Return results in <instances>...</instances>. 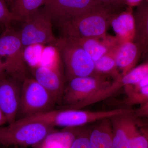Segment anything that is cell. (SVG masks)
<instances>
[{
  "instance_id": "6da1fadb",
  "label": "cell",
  "mask_w": 148,
  "mask_h": 148,
  "mask_svg": "<svg viewBox=\"0 0 148 148\" xmlns=\"http://www.w3.org/2000/svg\"><path fill=\"white\" fill-rule=\"evenodd\" d=\"M128 108L105 110L88 111L75 109H55L24 119L26 122H37L54 127L68 129L83 127L85 125L117 116L131 112Z\"/></svg>"
},
{
  "instance_id": "7a4b0ae2",
  "label": "cell",
  "mask_w": 148,
  "mask_h": 148,
  "mask_svg": "<svg viewBox=\"0 0 148 148\" xmlns=\"http://www.w3.org/2000/svg\"><path fill=\"white\" fill-rule=\"evenodd\" d=\"M119 12L103 6L70 20L57 23L62 36L71 40L101 38L114 14Z\"/></svg>"
},
{
  "instance_id": "3957f363",
  "label": "cell",
  "mask_w": 148,
  "mask_h": 148,
  "mask_svg": "<svg viewBox=\"0 0 148 148\" xmlns=\"http://www.w3.org/2000/svg\"><path fill=\"white\" fill-rule=\"evenodd\" d=\"M111 83L101 75L70 79L65 84L60 109L80 110L87 107L89 101Z\"/></svg>"
},
{
  "instance_id": "277c9868",
  "label": "cell",
  "mask_w": 148,
  "mask_h": 148,
  "mask_svg": "<svg viewBox=\"0 0 148 148\" xmlns=\"http://www.w3.org/2000/svg\"><path fill=\"white\" fill-rule=\"evenodd\" d=\"M64 67L65 79L100 75L94 61L80 46L71 39L61 37L54 43Z\"/></svg>"
},
{
  "instance_id": "5b68a950",
  "label": "cell",
  "mask_w": 148,
  "mask_h": 148,
  "mask_svg": "<svg viewBox=\"0 0 148 148\" xmlns=\"http://www.w3.org/2000/svg\"><path fill=\"white\" fill-rule=\"evenodd\" d=\"M56 131L54 127L41 123L16 121L0 127V146L34 147Z\"/></svg>"
},
{
  "instance_id": "8992f818",
  "label": "cell",
  "mask_w": 148,
  "mask_h": 148,
  "mask_svg": "<svg viewBox=\"0 0 148 148\" xmlns=\"http://www.w3.org/2000/svg\"><path fill=\"white\" fill-rule=\"evenodd\" d=\"M58 102L50 92L34 77L22 82L20 103L16 120L55 110Z\"/></svg>"
},
{
  "instance_id": "52a82bcc",
  "label": "cell",
  "mask_w": 148,
  "mask_h": 148,
  "mask_svg": "<svg viewBox=\"0 0 148 148\" xmlns=\"http://www.w3.org/2000/svg\"><path fill=\"white\" fill-rule=\"evenodd\" d=\"M25 49L18 32L8 30L0 36V57L5 58L3 63L6 73L21 82L28 77Z\"/></svg>"
},
{
  "instance_id": "ba28073f",
  "label": "cell",
  "mask_w": 148,
  "mask_h": 148,
  "mask_svg": "<svg viewBox=\"0 0 148 148\" xmlns=\"http://www.w3.org/2000/svg\"><path fill=\"white\" fill-rule=\"evenodd\" d=\"M18 34L25 48L47 43L54 44L56 38L52 31L50 17L43 9L23 21Z\"/></svg>"
},
{
  "instance_id": "9c48e42d",
  "label": "cell",
  "mask_w": 148,
  "mask_h": 148,
  "mask_svg": "<svg viewBox=\"0 0 148 148\" xmlns=\"http://www.w3.org/2000/svg\"><path fill=\"white\" fill-rule=\"evenodd\" d=\"M44 5L43 9L51 21L57 23L77 17L102 6L96 0H46Z\"/></svg>"
},
{
  "instance_id": "30bf717a",
  "label": "cell",
  "mask_w": 148,
  "mask_h": 148,
  "mask_svg": "<svg viewBox=\"0 0 148 148\" xmlns=\"http://www.w3.org/2000/svg\"><path fill=\"white\" fill-rule=\"evenodd\" d=\"M22 82L11 77L0 78V109L9 124L16 121Z\"/></svg>"
},
{
  "instance_id": "8fae6325",
  "label": "cell",
  "mask_w": 148,
  "mask_h": 148,
  "mask_svg": "<svg viewBox=\"0 0 148 148\" xmlns=\"http://www.w3.org/2000/svg\"><path fill=\"white\" fill-rule=\"evenodd\" d=\"M39 65L31 68L33 77L54 96L61 104L65 87V76L61 72L59 67Z\"/></svg>"
},
{
  "instance_id": "7c38bea8",
  "label": "cell",
  "mask_w": 148,
  "mask_h": 148,
  "mask_svg": "<svg viewBox=\"0 0 148 148\" xmlns=\"http://www.w3.org/2000/svg\"><path fill=\"white\" fill-rule=\"evenodd\" d=\"M133 112L110 119L114 148H131V139L136 125Z\"/></svg>"
},
{
  "instance_id": "4fadbf2b",
  "label": "cell",
  "mask_w": 148,
  "mask_h": 148,
  "mask_svg": "<svg viewBox=\"0 0 148 148\" xmlns=\"http://www.w3.org/2000/svg\"><path fill=\"white\" fill-rule=\"evenodd\" d=\"M111 51L121 75L135 68L140 55L139 48L133 41L119 42Z\"/></svg>"
},
{
  "instance_id": "5bb4252c",
  "label": "cell",
  "mask_w": 148,
  "mask_h": 148,
  "mask_svg": "<svg viewBox=\"0 0 148 148\" xmlns=\"http://www.w3.org/2000/svg\"><path fill=\"white\" fill-rule=\"evenodd\" d=\"M134 16L135 34L133 41L139 48L140 54L148 57V1H142L138 5Z\"/></svg>"
},
{
  "instance_id": "9a60e30c",
  "label": "cell",
  "mask_w": 148,
  "mask_h": 148,
  "mask_svg": "<svg viewBox=\"0 0 148 148\" xmlns=\"http://www.w3.org/2000/svg\"><path fill=\"white\" fill-rule=\"evenodd\" d=\"M110 25L119 42L133 41L135 34V22L131 8L114 14Z\"/></svg>"
},
{
  "instance_id": "2e32d148",
  "label": "cell",
  "mask_w": 148,
  "mask_h": 148,
  "mask_svg": "<svg viewBox=\"0 0 148 148\" xmlns=\"http://www.w3.org/2000/svg\"><path fill=\"white\" fill-rule=\"evenodd\" d=\"M101 38H86L72 40L75 42L84 49L94 62L107 53H110L119 42L117 38H104V40Z\"/></svg>"
},
{
  "instance_id": "e0dca14e",
  "label": "cell",
  "mask_w": 148,
  "mask_h": 148,
  "mask_svg": "<svg viewBox=\"0 0 148 148\" xmlns=\"http://www.w3.org/2000/svg\"><path fill=\"white\" fill-rule=\"evenodd\" d=\"M89 143L90 148H114L110 119L98 122L90 129Z\"/></svg>"
},
{
  "instance_id": "ac0fdd59",
  "label": "cell",
  "mask_w": 148,
  "mask_h": 148,
  "mask_svg": "<svg viewBox=\"0 0 148 148\" xmlns=\"http://www.w3.org/2000/svg\"><path fill=\"white\" fill-rule=\"evenodd\" d=\"M68 128L61 132H55L47 136L35 148H70L78 129Z\"/></svg>"
},
{
  "instance_id": "d6986e66",
  "label": "cell",
  "mask_w": 148,
  "mask_h": 148,
  "mask_svg": "<svg viewBox=\"0 0 148 148\" xmlns=\"http://www.w3.org/2000/svg\"><path fill=\"white\" fill-rule=\"evenodd\" d=\"M46 0H15L11 11L20 21H24L40 9Z\"/></svg>"
},
{
  "instance_id": "ffe728a7",
  "label": "cell",
  "mask_w": 148,
  "mask_h": 148,
  "mask_svg": "<svg viewBox=\"0 0 148 148\" xmlns=\"http://www.w3.org/2000/svg\"><path fill=\"white\" fill-rule=\"evenodd\" d=\"M95 71L98 74L105 76L111 75L115 79L121 75L118 71V68L112 51L94 62Z\"/></svg>"
},
{
  "instance_id": "44dd1931",
  "label": "cell",
  "mask_w": 148,
  "mask_h": 148,
  "mask_svg": "<svg viewBox=\"0 0 148 148\" xmlns=\"http://www.w3.org/2000/svg\"><path fill=\"white\" fill-rule=\"evenodd\" d=\"M148 75V62L135 67L117 79L123 87L137 84Z\"/></svg>"
},
{
  "instance_id": "7402d4cb",
  "label": "cell",
  "mask_w": 148,
  "mask_h": 148,
  "mask_svg": "<svg viewBox=\"0 0 148 148\" xmlns=\"http://www.w3.org/2000/svg\"><path fill=\"white\" fill-rule=\"evenodd\" d=\"M125 90L127 95L123 103L126 106L140 105L148 101V86L137 90Z\"/></svg>"
},
{
  "instance_id": "603a6c76",
  "label": "cell",
  "mask_w": 148,
  "mask_h": 148,
  "mask_svg": "<svg viewBox=\"0 0 148 148\" xmlns=\"http://www.w3.org/2000/svg\"><path fill=\"white\" fill-rule=\"evenodd\" d=\"M81 128L78 129L70 148H90L89 143L90 129Z\"/></svg>"
},
{
  "instance_id": "cb8c5ba5",
  "label": "cell",
  "mask_w": 148,
  "mask_h": 148,
  "mask_svg": "<svg viewBox=\"0 0 148 148\" xmlns=\"http://www.w3.org/2000/svg\"><path fill=\"white\" fill-rule=\"evenodd\" d=\"M14 21L20 20L8 9L6 5L5 2L3 0H0V23H2L6 29H7L10 27V24Z\"/></svg>"
},
{
  "instance_id": "d4e9b609",
  "label": "cell",
  "mask_w": 148,
  "mask_h": 148,
  "mask_svg": "<svg viewBox=\"0 0 148 148\" xmlns=\"http://www.w3.org/2000/svg\"><path fill=\"white\" fill-rule=\"evenodd\" d=\"M131 148H148V139L140 131L137 123L132 134Z\"/></svg>"
},
{
  "instance_id": "484cf974",
  "label": "cell",
  "mask_w": 148,
  "mask_h": 148,
  "mask_svg": "<svg viewBox=\"0 0 148 148\" xmlns=\"http://www.w3.org/2000/svg\"><path fill=\"white\" fill-rule=\"evenodd\" d=\"M101 5L111 10L119 12L126 5L125 0H96Z\"/></svg>"
},
{
  "instance_id": "4316f807",
  "label": "cell",
  "mask_w": 148,
  "mask_h": 148,
  "mask_svg": "<svg viewBox=\"0 0 148 148\" xmlns=\"http://www.w3.org/2000/svg\"><path fill=\"white\" fill-rule=\"evenodd\" d=\"M133 113L138 118H148V101L140 105L138 109L133 110Z\"/></svg>"
},
{
  "instance_id": "83f0119b",
  "label": "cell",
  "mask_w": 148,
  "mask_h": 148,
  "mask_svg": "<svg viewBox=\"0 0 148 148\" xmlns=\"http://www.w3.org/2000/svg\"><path fill=\"white\" fill-rule=\"evenodd\" d=\"M135 121L141 132L147 137L148 140V124L142 119L135 117Z\"/></svg>"
},
{
  "instance_id": "f1b7e54d",
  "label": "cell",
  "mask_w": 148,
  "mask_h": 148,
  "mask_svg": "<svg viewBox=\"0 0 148 148\" xmlns=\"http://www.w3.org/2000/svg\"><path fill=\"white\" fill-rule=\"evenodd\" d=\"M148 86V75L145 77L143 80L137 84L132 86H127L124 87L125 88L132 90H137L142 88Z\"/></svg>"
},
{
  "instance_id": "f546056e",
  "label": "cell",
  "mask_w": 148,
  "mask_h": 148,
  "mask_svg": "<svg viewBox=\"0 0 148 148\" xmlns=\"http://www.w3.org/2000/svg\"><path fill=\"white\" fill-rule=\"evenodd\" d=\"M143 1V0H125V4L130 8L139 5Z\"/></svg>"
},
{
  "instance_id": "4dcf8cb0",
  "label": "cell",
  "mask_w": 148,
  "mask_h": 148,
  "mask_svg": "<svg viewBox=\"0 0 148 148\" xmlns=\"http://www.w3.org/2000/svg\"><path fill=\"white\" fill-rule=\"evenodd\" d=\"M8 123L7 120L5 116L3 113L2 111L0 109V127H2L4 125Z\"/></svg>"
},
{
  "instance_id": "1f68e13d",
  "label": "cell",
  "mask_w": 148,
  "mask_h": 148,
  "mask_svg": "<svg viewBox=\"0 0 148 148\" xmlns=\"http://www.w3.org/2000/svg\"><path fill=\"white\" fill-rule=\"evenodd\" d=\"M0 67H3V68H4V65L3 62H2L1 60V58H0Z\"/></svg>"
},
{
  "instance_id": "d6a6232c",
  "label": "cell",
  "mask_w": 148,
  "mask_h": 148,
  "mask_svg": "<svg viewBox=\"0 0 148 148\" xmlns=\"http://www.w3.org/2000/svg\"><path fill=\"white\" fill-rule=\"evenodd\" d=\"M141 119H142L143 121H144L146 123H147V124H148V118Z\"/></svg>"
},
{
  "instance_id": "836d02e7",
  "label": "cell",
  "mask_w": 148,
  "mask_h": 148,
  "mask_svg": "<svg viewBox=\"0 0 148 148\" xmlns=\"http://www.w3.org/2000/svg\"><path fill=\"white\" fill-rule=\"evenodd\" d=\"M3 1L5 2H7L10 3H13L15 0H3Z\"/></svg>"
},
{
  "instance_id": "e575fe53",
  "label": "cell",
  "mask_w": 148,
  "mask_h": 148,
  "mask_svg": "<svg viewBox=\"0 0 148 148\" xmlns=\"http://www.w3.org/2000/svg\"><path fill=\"white\" fill-rule=\"evenodd\" d=\"M21 148H27V147H20Z\"/></svg>"
},
{
  "instance_id": "d590c367",
  "label": "cell",
  "mask_w": 148,
  "mask_h": 148,
  "mask_svg": "<svg viewBox=\"0 0 148 148\" xmlns=\"http://www.w3.org/2000/svg\"><path fill=\"white\" fill-rule=\"evenodd\" d=\"M147 1H148V0H147Z\"/></svg>"
}]
</instances>
